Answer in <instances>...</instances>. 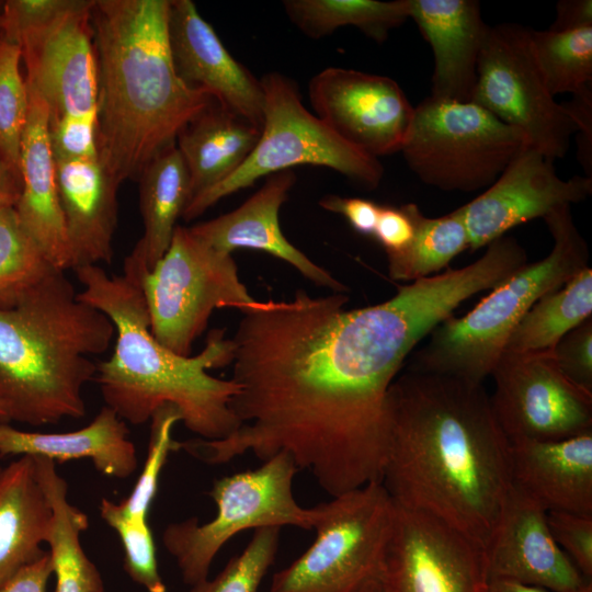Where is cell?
I'll return each mask as SVG.
<instances>
[{
    "label": "cell",
    "instance_id": "1",
    "mask_svg": "<svg viewBox=\"0 0 592 592\" xmlns=\"http://www.w3.org/2000/svg\"><path fill=\"white\" fill-rule=\"evenodd\" d=\"M467 296L445 271L358 309H344L345 293L259 301L231 339L238 391L230 408L241 425L224 439L180 442V449L206 465L287 453L330 497L380 482L389 388L418 343Z\"/></svg>",
    "mask_w": 592,
    "mask_h": 592
},
{
    "label": "cell",
    "instance_id": "2",
    "mask_svg": "<svg viewBox=\"0 0 592 592\" xmlns=\"http://www.w3.org/2000/svg\"><path fill=\"white\" fill-rule=\"evenodd\" d=\"M382 475L395 504L430 514L485 549L512 486L510 442L482 384L418 372L388 392Z\"/></svg>",
    "mask_w": 592,
    "mask_h": 592
},
{
    "label": "cell",
    "instance_id": "3",
    "mask_svg": "<svg viewBox=\"0 0 592 592\" xmlns=\"http://www.w3.org/2000/svg\"><path fill=\"white\" fill-rule=\"evenodd\" d=\"M170 0H93L99 159L118 183L138 180L215 100L178 76L168 39Z\"/></svg>",
    "mask_w": 592,
    "mask_h": 592
},
{
    "label": "cell",
    "instance_id": "4",
    "mask_svg": "<svg viewBox=\"0 0 592 592\" xmlns=\"http://www.w3.org/2000/svg\"><path fill=\"white\" fill-rule=\"evenodd\" d=\"M73 271L83 286L78 298L106 315L115 327L113 353L96 364L93 379L106 407L139 425L160 407L172 405L185 428L204 440L224 439L239 429L230 408L238 385L208 374L232 362V341L224 330L210 331L197 355L181 356L151 334L138 281L109 275L101 265Z\"/></svg>",
    "mask_w": 592,
    "mask_h": 592
},
{
    "label": "cell",
    "instance_id": "5",
    "mask_svg": "<svg viewBox=\"0 0 592 592\" xmlns=\"http://www.w3.org/2000/svg\"><path fill=\"white\" fill-rule=\"evenodd\" d=\"M77 295L54 269L0 309V402L9 421L39 426L86 415L83 388L96 373L90 356L110 348L115 327Z\"/></svg>",
    "mask_w": 592,
    "mask_h": 592
},
{
    "label": "cell",
    "instance_id": "6",
    "mask_svg": "<svg viewBox=\"0 0 592 592\" xmlns=\"http://www.w3.org/2000/svg\"><path fill=\"white\" fill-rule=\"evenodd\" d=\"M554 244L545 258L527 263L491 288L463 317L451 316L428 335L409 369L448 375L476 384L491 376L506 342L530 308L545 294L589 266V249L570 205L543 218Z\"/></svg>",
    "mask_w": 592,
    "mask_h": 592
},
{
    "label": "cell",
    "instance_id": "7",
    "mask_svg": "<svg viewBox=\"0 0 592 592\" xmlns=\"http://www.w3.org/2000/svg\"><path fill=\"white\" fill-rule=\"evenodd\" d=\"M264 93L259 141L247 160L215 186L194 196L182 218L192 220L221 198L251 186L260 178L310 164L332 169L368 190L378 186L384 168L334 134L301 103L295 81L278 72L261 78Z\"/></svg>",
    "mask_w": 592,
    "mask_h": 592
},
{
    "label": "cell",
    "instance_id": "8",
    "mask_svg": "<svg viewBox=\"0 0 592 592\" xmlns=\"http://www.w3.org/2000/svg\"><path fill=\"white\" fill-rule=\"evenodd\" d=\"M298 468L287 453H278L251 470L214 481L208 496L215 516L200 523L197 517L169 524L162 543L174 558L182 580L192 587L208 578L214 558L234 536L246 530L294 526L314 530L319 504L304 508L293 493Z\"/></svg>",
    "mask_w": 592,
    "mask_h": 592
},
{
    "label": "cell",
    "instance_id": "9",
    "mask_svg": "<svg viewBox=\"0 0 592 592\" xmlns=\"http://www.w3.org/2000/svg\"><path fill=\"white\" fill-rule=\"evenodd\" d=\"M139 282L151 334L181 356H191L215 309L243 312L260 301L240 281L231 253L210 247L180 225L163 257Z\"/></svg>",
    "mask_w": 592,
    "mask_h": 592
},
{
    "label": "cell",
    "instance_id": "10",
    "mask_svg": "<svg viewBox=\"0 0 592 592\" xmlns=\"http://www.w3.org/2000/svg\"><path fill=\"white\" fill-rule=\"evenodd\" d=\"M526 144L521 130L474 102L428 96L414 107L400 152L423 183L474 192L490 186Z\"/></svg>",
    "mask_w": 592,
    "mask_h": 592
},
{
    "label": "cell",
    "instance_id": "11",
    "mask_svg": "<svg viewBox=\"0 0 592 592\" xmlns=\"http://www.w3.org/2000/svg\"><path fill=\"white\" fill-rule=\"evenodd\" d=\"M312 544L273 576L270 592H355L378 578L396 505L382 482L319 504Z\"/></svg>",
    "mask_w": 592,
    "mask_h": 592
},
{
    "label": "cell",
    "instance_id": "12",
    "mask_svg": "<svg viewBox=\"0 0 592 592\" xmlns=\"http://www.w3.org/2000/svg\"><path fill=\"white\" fill-rule=\"evenodd\" d=\"M521 130L554 161L566 156L577 124L555 101L537 66L530 29L517 23L487 26L471 101Z\"/></svg>",
    "mask_w": 592,
    "mask_h": 592
},
{
    "label": "cell",
    "instance_id": "13",
    "mask_svg": "<svg viewBox=\"0 0 592 592\" xmlns=\"http://www.w3.org/2000/svg\"><path fill=\"white\" fill-rule=\"evenodd\" d=\"M491 376V407L509 441H556L592 431V392L560 372L551 350L503 353Z\"/></svg>",
    "mask_w": 592,
    "mask_h": 592
},
{
    "label": "cell",
    "instance_id": "14",
    "mask_svg": "<svg viewBox=\"0 0 592 592\" xmlns=\"http://www.w3.org/2000/svg\"><path fill=\"white\" fill-rule=\"evenodd\" d=\"M395 505L378 574L384 592H488L481 545L430 514Z\"/></svg>",
    "mask_w": 592,
    "mask_h": 592
},
{
    "label": "cell",
    "instance_id": "15",
    "mask_svg": "<svg viewBox=\"0 0 592 592\" xmlns=\"http://www.w3.org/2000/svg\"><path fill=\"white\" fill-rule=\"evenodd\" d=\"M308 95L316 116L351 146L376 159L400 152L414 107L391 78L328 67Z\"/></svg>",
    "mask_w": 592,
    "mask_h": 592
},
{
    "label": "cell",
    "instance_id": "16",
    "mask_svg": "<svg viewBox=\"0 0 592 592\" xmlns=\"http://www.w3.org/2000/svg\"><path fill=\"white\" fill-rule=\"evenodd\" d=\"M92 5L93 0H78L72 9L18 42L27 88L47 105L49 119L98 110Z\"/></svg>",
    "mask_w": 592,
    "mask_h": 592
},
{
    "label": "cell",
    "instance_id": "17",
    "mask_svg": "<svg viewBox=\"0 0 592 592\" xmlns=\"http://www.w3.org/2000/svg\"><path fill=\"white\" fill-rule=\"evenodd\" d=\"M553 162L526 144L490 186L460 206L469 250L486 247L515 226L544 218L557 207L591 195L592 178L574 175L562 180Z\"/></svg>",
    "mask_w": 592,
    "mask_h": 592
},
{
    "label": "cell",
    "instance_id": "18",
    "mask_svg": "<svg viewBox=\"0 0 592 592\" xmlns=\"http://www.w3.org/2000/svg\"><path fill=\"white\" fill-rule=\"evenodd\" d=\"M485 555L489 580H509L554 592H581L592 581L554 539L547 511L514 486Z\"/></svg>",
    "mask_w": 592,
    "mask_h": 592
},
{
    "label": "cell",
    "instance_id": "19",
    "mask_svg": "<svg viewBox=\"0 0 592 592\" xmlns=\"http://www.w3.org/2000/svg\"><path fill=\"white\" fill-rule=\"evenodd\" d=\"M168 39L178 76L261 129L264 93L191 0H170Z\"/></svg>",
    "mask_w": 592,
    "mask_h": 592
},
{
    "label": "cell",
    "instance_id": "20",
    "mask_svg": "<svg viewBox=\"0 0 592 592\" xmlns=\"http://www.w3.org/2000/svg\"><path fill=\"white\" fill-rule=\"evenodd\" d=\"M295 182L292 170L270 174L261 189L236 209L189 228L219 251L231 254L241 248L263 251L291 264L316 285L333 293H346V285L311 261L283 235L280 209Z\"/></svg>",
    "mask_w": 592,
    "mask_h": 592
},
{
    "label": "cell",
    "instance_id": "21",
    "mask_svg": "<svg viewBox=\"0 0 592 592\" xmlns=\"http://www.w3.org/2000/svg\"><path fill=\"white\" fill-rule=\"evenodd\" d=\"M29 99L20 155L21 193L14 207L23 228L48 262L55 269L66 272L72 269V260L49 143V111L44 101L30 89Z\"/></svg>",
    "mask_w": 592,
    "mask_h": 592
},
{
    "label": "cell",
    "instance_id": "22",
    "mask_svg": "<svg viewBox=\"0 0 592 592\" xmlns=\"http://www.w3.org/2000/svg\"><path fill=\"white\" fill-rule=\"evenodd\" d=\"M54 160L72 270L111 264L121 183L106 171L99 157Z\"/></svg>",
    "mask_w": 592,
    "mask_h": 592
},
{
    "label": "cell",
    "instance_id": "23",
    "mask_svg": "<svg viewBox=\"0 0 592 592\" xmlns=\"http://www.w3.org/2000/svg\"><path fill=\"white\" fill-rule=\"evenodd\" d=\"M409 19L430 44L434 71L429 96L470 102L487 24L476 0H408Z\"/></svg>",
    "mask_w": 592,
    "mask_h": 592
},
{
    "label": "cell",
    "instance_id": "24",
    "mask_svg": "<svg viewBox=\"0 0 592 592\" xmlns=\"http://www.w3.org/2000/svg\"><path fill=\"white\" fill-rule=\"evenodd\" d=\"M509 442L512 486L546 511L592 515V431L565 440Z\"/></svg>",
    "mask_w": 592,
    "mask_h": 592
},
{
    "label": "cell",
    "instance_id": "25",
    "mask_svg": "<svg viewBox=\"0 0 592 592\" xmlns=\"http://www.w3.org/2000/svg\"><path fill=\"white\" fill-rule=\"evenodd\" d=\"M11 455L55 463L88 458L100 474L118 479L130 477L138 465L126 422L106 406L88 425L64 433L29 432L0 421V457Z\"/></svg>",
    "mask_w": 592,
    "mask_h": 592
},
{
    "label": "cell",
    "instance_id": "26",
    "mask_svg": "<svg viewBox=\"0 0 592 592\" xmlns=\"http://www.w3.org/2000/svg\"><path fill=\"white\" fill-rule=\"evenodd\" d=\"M260 134L259 127L216 101L193 117L175 139L190 177V201L234 173Z\"/></svg>",
    "mask_w": 592,
    "mask_h": 592
},
{
    "label": "cell",
    "instance_id": "27",
    "mask_svg": "<svg viewBox=\"0 0 592 592\" xmlns=\"http://www.w3.org/2000/svg\"><path fill=\"white\" fill-rule=\"evenodd\" d=\"M137 181L144 232L125 258L123 274L139 281L168 250L177 221L191 198V187L175 145L158 155Z\"/></svg>",
    "mask_w": 592,
    "mask_h": 592
},
{
    "label": "cell",
    "instance_id": "28",
    "mask_svg": "<svg viewBox=\"0 0 592 592\" xmlns=\"http://www.w3.org/2000/svg\"><path fill=\"white\" fill-rule=\"evenodd\" d=\"M52 508L32 456H20L0 473V583L46 551Z\"/></svg>",
    "mask_w": 592,
    "mask_h": 592
},
{
    "label": "cell",
    "instance_id": "29",
    "mask_svg": "<svg viewBox=\"0 0 592 592\" xmlns=\"http://www.w3.org/2000/svg\"><path fill=\"white\" fill-rule=\"evenodd\" d=\"M36 476L52 508L47 538L55 574V592H104L96 566L80 543V533L89 527L88 515L68 501L67 481L57 473L56 463L34 457Z\"/></svg>",
    "mask_w": 592,
    "mask_h": 592
},
{
    "label": "cell",
    "instance_id": "30",
    "mask_svg": "<svg viewBox=\"0 0 592 592\" xmlns=\"http://www.w3.org/2000/svg\"><path fill=\"white\" fill-rule=\"evenodd\" d=\"M592 317V270L584 267L542 296L511 333L503 353L550 351L559 340Z\"/></svg>",
    "mask_w": 592,
    "mask_h": 592
},
{
    "label": "cell",
    "instance_id": "31",
    "mask_svg": "<svg viewBox=\"0 0 592 592\" xmlns=\"http://www.w3.org/2000/svg\"><path fill=\"white\" fill-rule=\"evenodd\" d=\"M291 22L306 36L318 39L343 26H354L377 43L409 19L408 0H285Z\"/></svg>",
    "mask_w": 592,
    "mask_h": 592
},
{
    "label": "cell",
    "instance_id": "32",
    "mask_svg": "<svg viewBox=\"0 0 592 592\" xmlns=\"http://www.w3.org/2000/svg\"><path fill=\"white\" fill-rule=\"evenodd\" d=\"M467 249L469 240L460 207L433 218L418 207L412 240L400 252L387 255L388 273L395 281L425 278L447 267Z\"/></svg>",
    "mask_w": 592,
    "mask_h": 592
},
{
    "label": "cell",
    "instance_id": "33",
    "mask_svg": "<svg viewBox=\"0 0 592 592\" xmlns=\"http://www.w3.org/2000/svg\"><path fill=\"white\" fill-rule=\"evenodd\" d=\"M532 49L549 92L576 93L592 83V26L555 32L530 29Z\"/></svg>",
    "mask_w": 592,
    "mask_h": 592
},
{
    "label": "cell",
    "instance_id": "34",
    "mask_svg": "<svg viewBox=\"0 0 592 592\" xmlns=\"http://www.w3.org/2000/svg\"><path fill=\"white\" fill-rule=\"evenodd\" d=\"M55 267L23 228L15 207L0 208V309L14 307Z\"/></svg>",
    "mask_w": 592,
    "mask_h": 592
},
{
    "label": "cell",
    "instance_id": "35",
    "mask_svg": "<svg viewBox=\"0 0 592 592\" xmlns=\"http://www.w3.org/2000/svg\"><path fill=\"white\" fill-rule=\"evenodd\" d=\"M18 45L0 43V152L20 174L21 143L29 114V89ZM21 177V175H20Z\"/></svg>",
    "mask_w": 592,
    "mask_h": 592
},
{
    "label": "cell",
    "instance_id": "36",
    "mask_svg": "<svg viewBox=\"0 0 592 592\" xmlns=\"http://www.w3.org/2000/svg\"><path fill=\"white\" fill-rule=\"evenodd\" d=\"M181 421L179 410L172 405L160 407L150 419V437L143 470L132 492L121 502H113L114 510L127 519L147 520L150 505L158 491L159 477L171 452L179 451V441L172 431Z\"/></svg>",
    "mask_w": 592,
    "mask_h": 592
},
{
    "label": "cell",
    "instance_id": "37",
    "mask_svg": "<svg viewBox=\"0 0 592 592\" xmlns=\"http://www.w3.org/2000/svg\"><path fill=\"white\" fill-rule=\"evenodd\" d=\"M281 527L254 530L246 548L232 557L213 579L191 587L190 592H258L280 545Z\"/></svg>",
    "mask_w": 592,
    "mask_h": 592
},
{
    "label": "cell",
    "instance_id": "38",
    "mask_svg": "<svg viewBox=\"0 0 592 592\" xmlns=\"http://www.w3.org/2000/svg\"><path fill=\"white\" fill-rule=\"evenodd\" d=\"M100 516L118 535L124 549V570L147 592H167L159 572L153 534L147 520L127 519L113 508V501L103 498Z\"/></svg>",
    "mask_w": 592,
    "mask_h": 592
},
{
    "label": "cell",
    "instance_id": "39",
    "mask_svg": "<svg viewBox=\"0 0 592 592\" xmlns=\"http://www.w3.org/2000/svg\"><path fill=\"white\" fill-rule=\"evenodd\" d=\"M48 133L54 159L99 157L98 110L49 119Z\"/></svg>",
    "mask_w": 592,
    "mask_h": 592
},
{
    "label": "cell",
    "instance_id": "40",
    "mask_svg": "<svg viewBox=\"0 0 592 592\" xmlns=\"http://www.w3.org/2000/svg\"><path fill=\"white\" fill-rule=\"evenodd\" d=\"M78 0H5L0 12L2 39L18 45L27 32L38 29L77 4Z\"/></svg>",
    "mask_w": 592,
    "mask_h": 592
},
{
    "label": "cell",
    "instance_id": "41",
    "mask_svg": "<svg viewBox=\"0 0 592 592\" xmlns=\"http://www.w3.org/2000/svg\"><path fill=\"white\" fill-rule=\"evenodd\" d=\"M547 521L559 547L581 574L592 580V515L547 511Z\"/></svg>",
    "mask_w": 592,
    "mask_h": 592
},
{
    "label": "cell",
    "instance_id": "42",
    "mask_svg": "<svg viewBox=\"0 0 592 592\" xmlns=\"http://www.w3.org/2000/svg\"><path fill=\"white\" fill-rule=\"evenodd\" d=\"M551 354L571 383L592 392V317L565 334Z\"/></svg>",
    "mask_w": 592,
    "mask_h": 592
},
{
    "label": "cell",
    "instance_id": "43",
    "mask_svg": "<svg viewBox=\"0 0 592 592\" xmlns=\"http://www.w3.org/2000/svg\"><path fill=\"white\" fill-rule=\"evenodd\" d=\"M413 203L401 206L380 205L373 237L382 244L387 255L400 252L414 235Z\"/></svg>",
    "mask_w": 592,
    "mask_h": 592
},
{
    "label": "cell",
    "instance_id": "44",
    "mask_svg": "<svg viewBox=\"0 0 592 592\" xmlns=\"http://www.w3.org/2000/svg\"><path fill=\"white\" fill-rule=\"evenodd\" d=\"M321 208L342 215L361 235H374L380 205L365 198L327 195L319 201Z\"/></svg>",
    "mask_w": 592,
    "mask_h": 592
},
{
    "label": "cell",
    "instance_id": "45",
    "mask_svg": "<svg viewBox=\"0 0 592 592\" xmlns=\"http://www.w3.org/2000/svg\"><path fill=\"white\" fill-rule=\"evenodd\" d=\"M567 112L577 124L578 159L591 178L592 171V88L591 84L572 94V100L563 103Z\"/></svg>",
    "mask_w": 592,
    "mask_h": 592
},
{
    "label": "cell",
    "instance_id": "46",
    "mask_svg": "<svg viewBox=\"0 0 592 592\" xmlns=\"http://www.w3.org/2000/svg\"><path fill=\"white\" fill-rule=\"evenodd\" d=\"M53 566L48 551L0 583V592H46Z\"/></svg>",
    "mask_w": 592,
    "mask_h": 592
},
{
    "label": "cell",
    "instance_id": "47",
    "mask_svg": "<svg viewBox=\"0 0 592 592\" xmlns=\"http://www.w3.org/2000/svg\"><path fill=\"white\" fill-rule=\"evenodd\" d=\"M592 26L591 0H561L556 5V19L548 30L572 31Z\"/></svg>",
    "mask_w": 592,
    "mask_h": 592
},
{
    "label": "cell",
    "instance_id": "48",
    "mask_svg": "<svg viewBox=\"0 0 592 592\" xmlns=\"http://www.w3.org/2000/svg\"><path fill=\"white\" fill-rule=\"evenodd\" d=\"M21 193V177L0 152V208L15 206Z\"/></svg>",
    "mask_w": 592,
    "mask_h": 592
},
{
    "label": "cell",
    "instance_id": "49",
    "mask_svg": "<svg viewBox=\"0 0 592 592\" xmlns=\"http://www.w3.org/2000/svg\"><path fill=\"white\" fill-rule=\"evenodd\" d=\"M488 592H548L538 587L522 584L509 580L491 579L489 580Z\"/></svg>",
    "mask_w": 592,
    "mask_h": 592
},
{
    "label": "cell",
    "instance_id": "50",
    "mask_svg": "<svg viewBox=\"0 0 592 592\" xmlns=\"http://www.w3.org/2000/svg\"><path fill=\"white\" fill-rule=\"evenodd\" d=\"M355 592H384V590L378 578H376L363 584Z\"/></svg>",
    "mask_w": 592,
    "mask_h": 592
},
{
    "label": "cell",
    "instance_id": "51",
    "mask_svg": "<svg viewBox=\"0 0 592 592\" xmlns=\"http://www.w3.org/2000/svg\"><path fill=\"white\" fill-rule=\"evenodd\" d=\"M0 421L10 422L7 407L2 402H0Z\"/></svg>",
    "mask_w": 592,
    "mask_h": 592
},
{
    "label": "cell",
    "instance_id": "52",
    "mask_svg": "<svg viewBox=\"0 0 592 592\" xmlns=\"http://www.w3.org/2000/svg\"><path fill=\"white\" fill-rule=\"evenodd\" d=\"M581 592H592V581L585 584Z\"/></svg>",
    "mask_w": 592,
    "mask_h": 592
},
{
    "label": "cell",
    "instance_id": "53",
    "mask_svg": "<svg viewBox=\"0 0 592 592\" xmlns=\"http://www.w3.org/2000/svg\"><path fill=\"white\" fill-rule=\"evenodd\" d=\"M1 41H2V30H1V21H0V43H1Z\"/></svg>",
    "mask_w": 592,
    "mask_h": 592
},
{
    "label": "cell",
    "instance_id": "54",
    "mask_svg": "<svg viewBox=\"0 0 592 592\" xmlns=\"http://www.w3.org/2000/svg\"><path fill=\"white\" fill-rule=\"evenodd\" d=\"M2 5H3V1L0 0V11L2 9Z\"/></svg>",
    "mask_w": 592,
    "mask_h": 592
},
{
    "label": "cell",
    "instance_id": "55",
    "mask_svg": "<svg viewBox=\"0 0 592 592\" xmlns=\"http://www.w3.org/2000/svg\"><path fill=\"white\" fill-rule=\"evenodd\" d=\"M1 470H2V467H0V473H1Z\"/></svg>",
    "mask_w": 592,
    "mask_h": 592
}]
</instances>
